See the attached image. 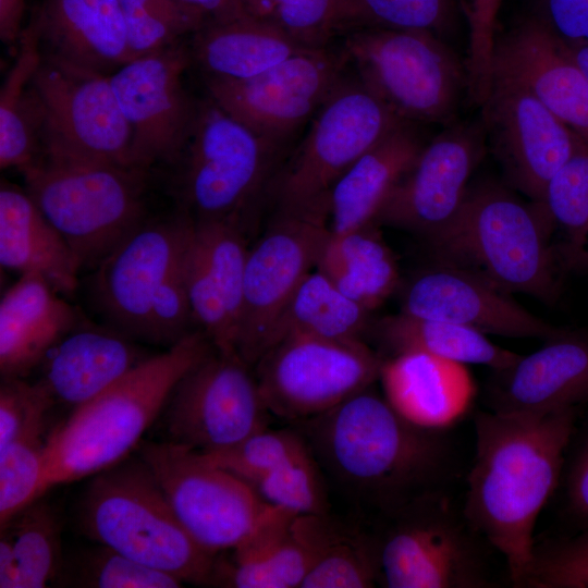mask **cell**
<instances>
[{"label":"cell","mask_w":588,"mask_h":588,"mask_svg":"<svg viewBox=\"0 0 588 588\" xmlns=\"http://www.w3.org/2000/svg\"><path fill=\"white\" fill-rule=\"evenodd\" d=\"M76 516L95 543L183 583L209 585L217 554L187 534L139 455L91 476Z\"/></svg>","instance_id":"5b68a950"},{"label":"cell","mask_w":588,"mask_h":588,"mask_svg":"<svg viewBox=\"0 0 588 588\" xmlns=\"http://www.w3.org/2000/svg\"><path fill=\"white\" fill-rule=\"evenodd\" d=\"M350 64L401 120L418 125L456 122L468 99L466 60L438 35L365 28L342 35Z\"/></svg>","instance_id":"8992f818"},{"label":"cell","mask_w":588,"mask_h":588,"mask_svg":"<svg viewBox=\"0 0 588 588\" xmlns=\"http://www.w3.org/2000/svg\"><path fill=\"white\" fill-rule=\"evenodd\" d=\"M403 122L350 66L313 117L305 137L277 168L265 204L279 210L328 201L336 180Z\"/></svg>","instance_id":"9c48e42d"},{"label":"cell","mask_w":588,"mask_h":588,"mask_svg":"<svg viewBox=\"0 0 588 588\" xmlns=\"http://www.w3.org/2000/svg\"><path fill=\"white\" fill-rule=\"evenodd\" d=\"M369 313L315 269L302 280L273 321L261 356L292 336L362 340Z\"/></svg>","instance_id":"d590c367"},{"label":"cell","mask_w":588,"mask_h":588,"mask_svg":"<svg viewBox=\"0 0 588 588\" xmlns=\"http://www.w3.org/2000/svg\"><path fill=\"white\" fill-rule=\"evenodd\" d=\"M401 313L509 338L546 341L562 330L532 315L512 294L469 271L441 262L409 281L402 295Z\"/></svg>","instance_id":"7402d4cb"},{"label":"cell","mask_w":588,"mask_h":588,"mask_svg":"<svg viewBox=\"0 0 588 588\" xmlns=\"http://www.w3.org/2000/svg\"><path fill=\"white\" fill-rule=\"evenodd\" d=\"M461 1L469 30L466 58L468 99L479 107L491 85L497 20L502 0Z\"/></svg>","instance_id":"c3c4849f"},{"label":"cell","mask_w":588,"mask_h":588,"mask_svg":"<svg viewBox=\"0 0 588 588\" xmlns=\"http://www.w3.org/2000/svg\"><path fill=\"white\" fill-rule=\"evenodd\" d=\"M250 485L267 502L289 512L329 514L326 478L309 445Z\"/></svg>","instance_id":"7bdbcfd3"},{"label":"cell","mask_w":588,"mask_h":588,"mask_svg":"<svg viewBox=\"0 0 588 588\" xmlns=\"http://www.w3.org/2000/svg\"><path fill=\"white\" fill-rule=\"evenodd\" d=\"M79 322L75 308L42 275L21 274L0 302L1 377H27Z\"/></svg>","instance_id":"4316f807"},{"label":"cell","mask_w":588,"mask_h":588,"mask_svg":"<svg viewBox=\"0 0 588 588\" xmlns=\"http://www.w3.org/2000/svg\"><path fill=\"white\" fill-rule=\"evenodd\" d=\"M189 61L187 49L175 44L133 59L109 76L132 130L133 168L146 171L180 159L198 103L183 84Z\"/></svg>","instance_id":"d6986e66"},{"label":"cell","mask_w":588,"mask_h":588,"mask_svg":"<svg viewBox=\"0 0 588 588\" xmlns=\"http://www.w3.org/2000/svg\"><path fill=\"white\" fill-rule=\"evenodd\" d=\"M342 46L298 52L247 78L205 76L208 96L257 135L292 148L297 131L310 120L350 69Z\"/></svg>","instance_id":"2e32d148"},{"label":"cell","mask_w":588,"mask_h":588,"mask_svg":"<svg viewBox=\"0 0 588 588\" xmlns=\"http://www.w3.org/2000/svg\"><path fill=\"white\" fill-rule=\"evenodd\" d=\"M519 587L588 588V528L575 536L536 542Z\"/></svg>","instance_id":"bcb514c9"},{"label":"cell","mask_w":588,"mask_h":588,"mask_svg":"<svg viewBox=\"0 0 588 588\" xmlns=\"http://www.w3.org/2000/svg\"><path fill=\"white\" fill-rule=\"evenodd\" d=\"M338 35L380 28L430 32L445 39L455 17V0H335Z\"/></svg>","instance_id":"ab89813d"},{"label":"cell","mask_w":588,"mask_h":588,"mask_svg":"<svg viewBox=\"0 0 588 588\" xmlns=\"http://www.w3.org/2000/svg\"><path fill=\"white\" fill-rule=\"evenodd\" d=\"M25 0H0V37L8 45L20 40Z\"/></svg>","instance_id":"db71d44e"},{"label":"cell","mask_w":588,"mask_h":588,"mask_svg":"<svg viewBox=\"0 0 588 588\" xmlns=\"http://www.w3.org/2000/svg\"><path fill=\"white\" fill-rule=\"evenodd\" d=\"M246 12L309 48H326L338 35L335 0H242Z\"/></svg>","instance_id":"ee69618b"},{"label":"cell","mask_w":588,"mask_h":588,"mask_svg":"<svg viewBox=\"0 0 588 588\" xmlns=\"http://www.w3.org/2000/svg\"><path fill=\"white\" fill-rule=\"evenodd\" d=\"M490 411L546 415L588 403V333L562 329L536 352L494 370Z\"/></svg>","instance_id":"603a6c76"},{"label":"cell","mask_w":588,"mask_h":588,"mask_svg":"<svg viewBox=\"0 0 588 588\" xmlns=\"http://www.w3.org/2000/svg\"><path fill=\"white\" fill-rule=\"evenodd\" d=\"M543 210L510 188L483 182L468 188L455 219L429 241L441 264L469 271L509 294L552 303L560 271Z\"/></svg>","instance_id":"277c9868"},{"label":"cell","mask_w":588,"mask_h":588,"mask_svg":"<svg viewBox=\"0 0 588 588\" xmlns=\"http://www.w3.org/2000/svg\"><path fill=\"white\" fill-rule=\"evenodd\" d=\"M120 4L136 5L173 27L181 36L196 33L206 19L180 0H119Z\"/></svg>","instance_id":"816d5d0a"},{"label":"cell","mask_w":588,"mask_h":588,"mask_svg":"<svg viewBox=\"0 0 588 588\" xmlns=\"http://www.w3.org/2000/svg\"><path fill=\"white\" fill-rule=\"evenodd\" d=\"M63 561L60 517L41 498L1 526V588H42L56 584Z\"/></svg>","instance_id":"836d02e7"},{"label":"cell","mask_w":588,"mask_h":588,"mask_svg":"<svg viewBox=\"0 0 588 588\" xmlns=\"http://www.w3.org/2000/svg\"><path fill=\"white\" fill-rule=\"evenodd\" d=\"M315 269L369 311L380 306L400 283L396 259L376 224L342 234L330 232Z\"/></svg>","instance_id":"d6a6232c"},{"label":"cell","mask_w":588,"mask_h":588,"mask_svg":"<svg viewBox=\"0 0 588 588\" xmlns=\"http://www.w3.org/2000/svg\"><path fill=\"white\" fill-rule=\"evenodd\" d=\"M376 333L390 356L421 352L464 365L493 370L514 364L520 355L492 343L486 334L456 323L399 313L377 322Z\"/></svg>","instance_id":"8d00e7d4"},{"label":"cell","mask_w":588,"mask_h":588,"mask_svg":"<svg viewBox=\"0 0 588 588\" xmlns=\"http://www.w3.org/2000/svg\"><path fill=\"white\" fill-rule=\"evenodd\" d=\"M138 455L187 534L213 554L234 548L284 511L241 477L182 445L145 442Z\"/></svg>","instance_id":"8fae6325"},{"label":"cell","mask_w":588,"mask_h":588,"mask_svg":"<svg viewBox=\"0 0 588 588\" xmlns=\"http://www.w3.org/2000/svg\"><path fill=\"white\" fill-rule=\"evenodd\" d=\"M310 515L286 510L217 554L209 585L301 588L311 560Z\"/></svg>","instance_id":"f1b7e54d"},{"label":"cell","mask_w":588,"mask_h":588,"mask_svg":"<svg viewBox=\"0 0 588 588\" xmlns=\"http://www.w3.org/2000/svg\"><path fill=\"white\" fill-rule=\"evenodd\" d=\"M213 348L203 330L191 331L74 408L47 439L50 488L94 476L128 457L159 419L177 382Z\"/></svg>","instance_id":"3957f363"},{"label":"cell","mask_w":588,"mask_h":588,"mask_svg":"<svg viewBox=\"0 0 588 588\" xmlns=\"http://www.w3.org/2000/svg\"><path fill=\"white\" fill-rule=\"evenodd\" d=\"M296 424L324 478L360 515L383 519L442 490L451 470L446 429L407 420L371 387Z\"/></svg>","instance_id":"6da1fadb"},{"label":"cell","mask_w":588,"mask_h":588,"mask_svg":"<svg viewBox=\"0 0 588 588\" xmlns=\"http://www.w3.org/2000/svg\"><path fill=\"white\" fill-rule=\"evenodd\" d=\"M307 446L308 443L298 429L275 430L267 427L229 449L200 454L252 483Z\"/></svg>","instance_id":"f6af8a7d"},{"label":"cell","mask_w":588,"mask_h":588,"mask_svg":"<svg viewBox=\"0 0 588 588\" xmlns=\"http://www.w3.org/2000/svg\"><path fill=\"white\" fill-rule=\"evenodd\" d=\"M192 218L144 222L95 269L94 294L114 329L146 340L151 308L183 262Z\"/></svg>","instance_id":"ffe728a7"},{"label":"cell","mask_w":588,"mask_h":588,"mask_svg":"<svg viewBox=\"0 0 588 588\" xmlns=\"http://www.w3.org/2000/svg\"><path fill=\"white\" fill-rule=\"evenodd\" d=\"M241 220H193L184 275L193 320L213 347L236 353L249 247Z\"/></svg>","instance_id":"44dd1931"},{"label":"cell","mask_w":588,"mask_h":588,"mask_svg":"<svg viewBox=\"0 0 588 588\" xmlns=\"http://www.w3.org/2000/svg\"><path fill=\"white\" fill-rule=\"evenodd\" d=\"M290 150L257 135L208 96L197 103L180 157L184 212L193 220L232 219L250 225Z\"/></svg>","instance_id":"52a82bcc"},{"label":"cell","mask_w":588,"mask_h":588,"mask_svg":"<svg viewBox=\"0 0 588 588\" xmlns=\"http://www.w3.org/2000/svg\"><path fill=\"white\" fill-rule=\"evenodd\" d=\"M549 245L562 272L588 271V146L552 176L542 200Z\"/></svg>","instance_id":"74e56055"},{"label":"cell","mask_w":588,"mask_h":588,"mask_svg":"<svg viewBox=\"0 0 588 588\" xmlns=\"http://www.w3.org/2000/svg\"><path fill=\"white\" fill-rule=\"evenodd\" d=\"M199 12L207 23H224L249 15L242 0H180Z\"/></svg>","instance_id":"f5cc1de1"},{"label":"cell","mask_w":588,"mask_h":588,"mask_svg":"<svg viewBox=\"0 0 588 588\" xmlns=\"http://www.w3.org/2000/svg\"><path fill=\"white\" fill-rule=\"evenodd\" d=\"M311 560L301 588H369L379 584L376 535L311 515Z\"/></svg>","instance_id":"f35d334b"},{"label":"cell","mask_w":588,"mask_h":588,"mask_svg":"<svg viewBox=\"0 0 588 588\" xmlns=\"http://www.w3.org/2000/svg\"><path fill=\"white\" fill-rule=\"evenodd\" d=\"M41 62L38 37L29 24L20 38L16 60L0 93V166L23 174L42 154V109L33 86Z\"/></svg>","instance_id":"e575fe53"},{"label":"cell","mask_w":588,"mask_h":588,"mask_svg":"<svg viewBox=\"0 0 588 588\" xmlns=\"http://www.w3.org/2000/svg\"><path fill=\"white\" fill-rule=\"evenodd\" d=\"M562 45V44H561ZM563 46V45H562ZM567 54L579 66L588 79V47H566L563 46Z\"/></svg>","instance_id":"11a10c76"},{"label":"cell","mask_w":588,"mask_h":588,"mask_svg":"<svg viewBox=\"0 0 588 588\" xmlns=\"http://www.w3.org/2000/svg\"><path fill=\"white\" fill-rule=\"evenodd\" d=\"M237 353L213 348L173 389L161 415L164 441L208 454L268 427L255 376Z\"/></svg>","instance_id":"5bb4252c"},{"label":"cell","mask_w":588,"mask_h":588,"mask_svg":"<svg viewBox=\"0 0 588 588\" xmlns=\"http://www.w3.org/2000/svg\"><path fill=\"white\" fill-rule=\"evenodd\" d=\"M49 432L29 433L0 448L1 526L50 488L46 452Z\"/></svg>","instance_id":"b9f144b4"},{"label":"cell","mask_w":588,"mask_h":588,"mask_svg":"<svg viewBox=\"0 0 588 588\" xmlns=\"http://www.w3.org/2000/svg\"><path fill=\"white\" fill-rule=\"evenodd\" d=\"M330 235L329 201L272 210L266 230L249 248L236 353L249 366L262 354L268 332L302 280L313 271Z\"/></svg>","instance_id":"9a60e30c"},{"label":"cell","mask_w":588,"mask_h":588,"mask_svg":"<svg viewBox=\"0 0 588 588\" xmlns=\"http://www.w3.org/2000/svg\"><path fill=\"white\" fill-rule=\"evenodd\" d=\"M576 408L546 415L475 416V456L462 513L505 559L519 587L532 559L537 519L561 480Z\"/></svg>","instance_id":"7a4b0ae2"},{"label":"cell","mask_w":588,"mask_h":588,"mask_svg":"<svg viewBox=\"0 0 588 588\" xmlns=\"http://www.w3.org/2000/svg\"><path fill=\"white\" fill-rule=\"evenodd\" d=\"M480 120L488 150L510 187L540 203L552 176L586 145L535 95L517 82L492 74Z\"/></svg>","instance_id":"e0dca14e"},{"label":"cell","mask_w":588,"mask_h":588,"mask_svg":"<svg viewBox=\"0 0 588 588\" xmlns=\"http://www.w3.org/2000/svg\"><path fill=\"white\" fill-rule=\"evenodd\" d=\"M44 57L110 76L132 60L119 0H44L30 23Z\"/></svg>","instance_id":"d4e9b609"},{"label":"cell","mask_w":588,"mask_h":588,"mask_svg":"<svg viewBox=\"0 0 588 588\" xmlns=\"http://www.w3.org/2000/svg\"><path fill=\"white\" fill-rule=\"evenodd\" d=\"M493 73L526 87L588 146V79L532 16L495 38Z\"/></svg>","instance_id":"cb8c5ba5"},{"label":"cell","mask_w":588,"mask_h":588,"mask_svg":"<svg viewBox=\"0 0 588 588\" xmlns=\"http://www.w3.org/2000/svg\"><path fill=\"white\" fill-rule=\"evenodd\" d=\"M428 140L422 125L403 122L363 154L329 193L330 232L375 224L384 200Z\"/></svg>","instance_id":"f546056e"},{"label":"cell","mask_w":588,"mask_h":588,"mask_svg":"<svg viewBox=\"0 0 588 588\" xmlns=\"http://www.w3.org/2000/svg\"><path fill=\"white\" fill-rule=\"evenodd\" d=\"M308 49L314 48L250 15L207 23L193 41V57L205 76L233 79L255 76Z\"/></svg>","instance_id":"1f68e13d"},{"label":"cell","mask_w":588,"mask_h":588,"mask_svg":"<svg viewBox=\"0 0 588 588\" xmlns=\"http://www.w3.org/2000/svg\"><path fill=\"white\" fill-rule=\"evenodd\" d=\"M147 357L123 332L79 322L46 355L38 381L54 403L74 409Z\"/></svg>","instance_id":"484cf974"},{"label":"cell","mask_w":588,"mask_h":588,"mask_svg":"<svg viewBox=\"0 0 588 588\" xmlns=\"http://www.w3.org/2000/svg\"><path fill=\"white\" fill-rule=\"evenodd\" d=\"M23 175L26 192L81 269H96L145 222L143 170L41 159Z\"/></svg>","instance_id":"ba28073f"},{"label":"cell","mask_w":588,"mask_h":588,"mask_svg":"<svg viewBox=\"0 0 588 588\" xmlns=\"http://www.w3.org/2000/svg\"><path fill=\"white\" fill-rule=\"evenodd\" d=\"M33 86L44 118L41 159L133 168L132 130L109 76L41 54Z\"/></svg>","instance_id":"4fadbf2b"},{"label":"cell","mask_w":588,"mask_h":588,"mask_svg":"<svg viewBox=\"0 0 588 588\" xmlns=\"http://www.w3.org/2000/svg\"><path fill=\"white\" fill-rule=\"evenodd\" d=\"M564 485L568 513L581 529L588 528V430L571 458Z\"/></svg>","instance_id":"f907efd6"},{"label":"cell","mask_w":588,"mask_h":588,"mask_svg":"<svg viewBox=\"0 0 588 588\" xmlns=\"http://www.w3.org/2000/svg\"><path fill=\"white\" fill-rule=\"evenodd\" d=\"M183 584L164 572L143 565L105 544L64 556L57 586L81 588H176Z\"/></svg>","instance_id":"60d3db41"},{"label":"cell","mask_w":588,"mask_h":588,"mask_svg":"<svg viewBox=\"0 0 588 588\" xmlns=\"http://www.w3.org/2000/svg\"><path fill=\"white\" fill-rule=\"evenodd\" d=\"M375 531L379 585L387 588H486L492 585L483 540L442 490L390 516Z\"/></svg>","instance_id":"30bf717a"},{"label":"cell","mask_w":588,"mask_h":588,"mask_svg":"<svg viewBox=\"0 0 588 588\" xmlns=\"http://www.w3.org/2000/svg\"><path fill=\"white\" fill-rule=\"evenodd\" d=\"M383 359L362 340L292 336L261 356L255 378L268 412L299 422L371 387Z\"/></svg>","instance_id":"7c38bea8"},{"label":"cell","mask_w":588,"mask_h":588,"mask_svg":"<svg viewBox=\"0 0 588 588\" xmlns=\"http://www.w3.org/2000/svg\"><path fill=\"white\" fill-rule=\"evenodd\" d=\"M487 150L480 118L444 126L428 140L393 187L375 224L409 231L431 241L457 216L470 176Z\"/></svg>","instance_id":"ac0fdd59"},{"label":"cell","mask_w":588,"mask_h":588,"mask_svg":"<svg viewBox=\"0 0 588 588\" xmlns=\"http://www.w3.org/2000/svg\"><path fill=\"white\" fill-rule=\"evenodd\" d=\"M530 16L563 46L588 47V0H536Z\"/></svg>","instance_id":"681fc988"},{"label":"cell","mask_w":588,"mask_h":588,"mask_svg":"<svg viewBox=\"0 0 588 588\" xmlns=\"http://www.w3.org/2000/svg\"><path fill=\"white\" fill-rule=\"evenodd\" d=\"M379 380L383 396L400 415L430 429L452 427L475 394L466 365L421 352L384 358Z\"/></svg>","instance_id":"83f0119b"},{"label":"cell","mask_w":588,"mask_h":588,"mask_svg":"<svg viewBox=\"0 0 588 588\" xmlns=\"http://www.w3.org/2000/svg\"><path fill=\"white\" fill-rule=\"evenodd\" d=\"M54 401L45 387L24 378H2L0 387V448L29 433L47 431Z\"/></svg>","instance_id":"7dc6e473"},{"label":"cell","mask_w":588,"mask_h":588,"mask_svg":"<svg viewBox=\"0 0 588 588\" xmlns=\"http://www.w3.org/2000/svg\"><path fill=\"white\" fill-rule=\"evenodd\" d=\"M0 264L20 275L38 273L63 295L76 290L82 270L28 193L5 182L0 188Z\"/></svg>","instance_id":"4dcf8cb0"}]
</instances>
